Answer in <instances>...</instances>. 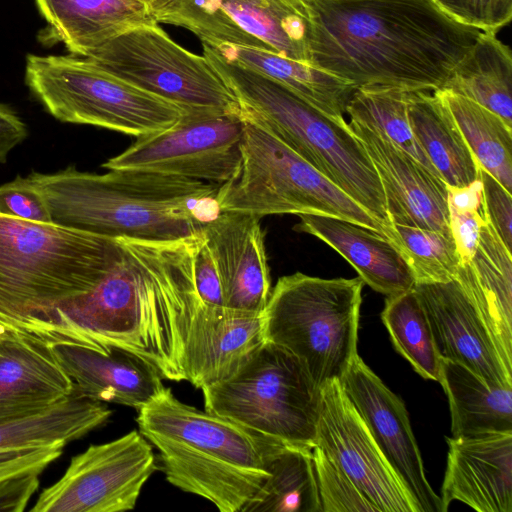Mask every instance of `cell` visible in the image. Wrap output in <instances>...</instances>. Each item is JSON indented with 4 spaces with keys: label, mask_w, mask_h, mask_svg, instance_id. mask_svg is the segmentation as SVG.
Listing matches in <instances>:
<instances>
[{
    "label": "cell",
    "mask_w": 512,
    "mask_h": 512,
    "mask_svg": "<svg viewBox=\"0 0 512 512\" xmlns=\"http://www.w3.org/2000/svg\"><path fill=\"white\" fill-rule=\"evenodd\" d=\"M439 382L449 401L453 437L512 431V387L492 385L444 358Z\"/></svg>",
    "instance_id": "83f0119b"
},
{
    "label": "cell",
    "mask_w": 512,
    "mask_h": 512,
    "mask_svg": "<svg viewBox=\"0 0 512 512\" xmlns=\"http://www.w3.org/2000/svg\"><path fill=\"white\" fill-rule=\"evenodd\" d=\"M264 341L262 314L201 302L186 338V381L202 389L230 378Z\"/></svg>",
    "instance_id": "7402d4cb"
},
{
    "label": "cell",
    "mask_w": 512,
    "mask_h": 512,
    "mask_svg": "<svg viewBox=\"0 0 512 512\" xmlns=\"http://www.w3.org/2000/svg\"><path fill=\"white\" fill-rule=\"evenodd\" d=\"M1 326H2V325H0V327H1Z\"/></svg>",
    "instance_id": "ee69618b"
},
{
    "label": "cell",
    "mask_w": 512,
    "mask_h": 512,
    "mask_svg": "<svg viewBox=\"0 0 512 512\" xmlns=\"http://www.w3.org/2000/svg\"><path fill=\"white\" fill-rule=\"evenodd\" d=\"M201 390L207 412L288 445L315 446L321 387L278 345L264 341L230 378Z\"/></svg>",
    "instance_id": "ba28073f"
},
{
    "label": "cell",
    "mask_w": 512,
    "mask_h": 512,
    "mask_svg": "<svg viewBox=\"0 0 512 512\" xmlns=\"http://www.w3.org/2000/svg\"><path fill=\"white\" fill-rule=\"evenodd\" d=\"M435 91L448 107L479 167L511 193L512 127L468 98L444 89Z\"/></svg>",
    "instance_id": "1f68e13d"
},
{
    "label": "cell",
    "mask_w": 512,
    "mask_h": 512,
    "mask_svg": "<svg viewBox=\"0 0 512 512\" xmlns=\"http://www.w3.org/2000/svg\"><path fill=\"white\" fill-rule=\"evenodd\" d=\"M407 94L408 91L393 87L357 88L347 103L346 113L350 119L383 133L396 146L439 176L413 135L408 118Z\"/></svg>",
    "instance_id": "836d02e7"
},
{
    "label": "cell",
    "mask_w": 512,
    "mask_h": 512,
    "mask_svg": "<svg viewBox=\"0 0 512 512\" xmlns=\"http://www.w3.org/2000/svg\"><path fill=\"white\" fill-rule=\"evenodd\" d=\"M340 382L420 512H444L440 496L426 478L403 401L365 364L359 354Z\"/></svg>",
    "instance_id": "9a60e30c"
},
{
    "label": "cell",
    "mask_w": 512,
    "mask_h": 512,
    "mask_svg": "<svg viewBox=\"0 0 512 512\" xmlns=\"http://www.w3.org/2000/svg\"><path fill=\"white\" fill-rule=\"evenodd\" d=\"M294 226L338 252L373 290L392 296L415 286L413 274L399 251L382 234L331 216L300 214Z\"/></svg>",
    "instance_id": "cb8c5ba5"
},
{
    "label": "cell",
    "mask_w": 512,
    "mask_h": 512,
    "mask_svg": "<svg viewBox=\"0 0 512 512\" xmlns=\"http://www.w3.org/2000/svg\"><path fill=\"white\" fill-rule=\"evenodd\" d=\"M270 475L242 512H322L312 449L282 444Z\"/></svg>",
    "instance_id": "4dcf8cb0"
},
{
    "label": "cell",
    "mask_w": 512,
    "mask_h": 512,
    "mask_svg": "<svg viewBox=\"0 0 512 512\" xmlns=\"http://www.w3.org/2000/svg\"><path fill=\"white\" fill-rule=\"evenodd\" d=\"M441 358L458 362L492 385L512 387V369L475 305L456 279L416 283Z\"/></svg>",
    "instance_id": "e0dca14e"
},
{
    "label": "cell",
    "mask_w": 512,
    "mask_h": 512,
    "mask_svg": "<svg viewBox=\"0 0 512 512\" xmlns=\"http://www.w3.org/2000/svg\"><path fill=\"white\" fill-rule=\"evenodd\" d=\"M313 66L355 89H441L480 30L431 0H305Z\"/></svg>",
    "instance_id": "6da1fadb"
},
{
    "label": "cell",
    "mask_w": 512,
    "mask_h": 512,
    "mask_svg": "<svg viewBox=\"0 0 512 512\" xmlns=\"http://www.w3.org/2000/svg\"><path fill=\"white\" fill-rule=\"evenodd\" d=\"M28 179L43 195L52 223L112 238L175 241L202 234L219 213L220 184L139 170L105 174L74 165Z\"/></svg>",
    "instance_id": "7a4b0ae2"
},
{
    "label": "cell",
    "mask_w": 512,
    "mask_h": 512,
    "mask_svg": "<svg viewBox=\"0 0 512 512\" xmlns=\"http://www.w3.org/2000/svg\"><path fill=\"white\" fill-rule=\"evenodd\" d=\"M381 317L396 350L421 377L439 382L441 358L427 314L414 288L386 296Z\"/></svg>",
    "instance_id": "d6a6232c"
},
{
    "label": "cell",
    "mask_w": 512,
    "mask_h": 512,
    "mask_svg": "<svg viewBox=\"0 0 512 512\" xmlns=\"http://www.w3.org/2000/svg\"><path fill=\"white\" fill-rule=\"evenodd\" d=\"M139 432L159 451L166 480L221 512H242L270 475L282 443L187 405L164 387L138 410Z\"/></svg>",
    "instance_id": "3957f363"
},
{
    "label": "cell",
    "mask_w": 512,
    "mask_h": 512,
    "mask_svg": "<svg viewBox=\"0 0 512 512\" xmlns=\"http://www.w3.org/2000/svg\"><path fill=\"white\" fill-rule=\"evenodd\" d=\"M149 441L137 430L90 445L72 457L63 476L44 489L33 512H122L134 509L157 470Z\"/></svg>",
    "instance_id": "4fadbf2b"
},
{
    "label": "cell",
    "mask_w": 512,
    "mask_h": 512,
    "mask_svg": "<svg viewBox=\"0 0 512 512\" xmlns=\"http://www.w3.org/2000/svg\"><path fill=\"white\" fill-rule=\"evenodd\" d=\"M111 414L105 403L74 389L37 414L0 425V450L67 444L102 426Z\"/></svg>",
    "instance_id": "f546056e"
},
{
    "label": "cell",
    "mask_w": 512,
    "mask_h": 512,
    "mask_svg": "<svg viewBox=\"0 0 512 512\" xmlns=\"http://www.w3.org/2000/svg\"><path fill=\"white\" fill-rule=\"evenodd\" d=\"M480 168V167H479ZM484 205L489 222L511 252L512 196L494 177L480 168Z\"/></svg>",
    "instance_id": "60d3db41"
},
{
    "label": "cell",
    "mask_w": 512,
    "mask_h": 512,
    "mask_svg": "<svg viewBox=\"0 0 512 512\" xmlns=\"http://www.w3.org/2000/svg\"><path fill=\"white\" fill-rule=\"evenodd\" d=\"M163 0H35L47 22L42 40L63 43L86 57L113 37L140 25L158 24Z\"/></svg>",
    "instance_id": "603a6c76"
},
{
    "label": "cell",
    "mask_w": 512,
    "mask_h": 512,
    "mask_svg": "<svg viewBox=\"0 0 512 512\" xmlns=\"http://www.w3.org/2000/svg\"><path fill=\"white\" fill-rule=\"evenodd\" d=\"M73 391L44 339L0 327V425L37 414Z\"/></svg>",
    "instance_id": "44dd1931"
},
{
    "label": "cell",
    "mask_w": 512,
    "mask_h": 512,
    "mask_svg": "<svg viewBox=\"0 0 512 512\" xmlns=\"http://www.w3.org/2000/svg\"><path fill=\"white\" fill-rule=\"evenodd\" d=\"M244 129L242 113L184 114L172 126L137 138L102 167L224 184L240 166Z\"/></svg>",
    "instance_id": "7c38bea8"
},
{
    "label": "cell",
    "mask_w": 512,
    "mask_h": 512,
    "mask_svg": "<svg viewBox=\"0 0 512 512\" xmlns=\"http://www.w3.org/2000/svg\"><path fill=\"white\" fill-rule=\"evenodd\" d=\"M454 21L483 32H495L512 18V0H431Z\"/></svg>",
    "instance_id": "f35d334b"
},
{
    "label": "cell",
    "mask_w": 512,
    "mask_h": 512,
    "mask_svg": "<svg viewBox=\"0 0 512 512\" xmlns=\"http://www.w3.org/2000/svg\"><path fill=\"white\" fill-rule=\"evenodd\" d=\"M192 270L195 288L200 300L209 306L224 307L222 285L203 232L194 242Z\"/></svg>",
    "instance_id": "b9f144b4"
},
{
    "label": "cell",
    "mask_w": 512,
    "mask_h": 512,
    "mask_svg": "<svg viewBox=\"0 0 512 512\" xmlns=\"http://www.w3.org/2000/svg\"><path fill=\"white\" fill-rule=\"evenodd\" d=\"M321 393L315 446L350 478L379 512H420L340 380L324 383Z\"/></svg>",
    "instance_id": "5bb4252c"
},
{
    "label": "cell",
    "mask_w": 512,
    "mask_h": 512,
    "mask_svg": "<svg viewBox=\"0 0 512 512\" xmlns=\"http://www.w3.org/2000/svg\"><path fill=\"white\" fill-rule=\"evenodd\" d=\"M210 46L224 60L269 77L321 112L344 119L347 103L355 90L348 81L310 63L267 50L230 44Z\"/></svg>",
    "instance_id": "4316f807"
},
{
    "label": "cell",
    "mask_w": 512,
    "mask_h": 512,
    "mask_svg": "<svg viewBox=\"0 0 512 512\" xmlns=\"http://www.w3.org/2000/svg\"><path fill=\"white\" fill-rule=\"evenodd\" d=\"M441 89L480 104L512 127V55L495 32H480Z\"/></svg>",
    "instance_id": "f1b7e54d"
},
{
    "label": "cell",
    "mask_w": 512,
    "mask_h": 512,
    "mask_svg": "<svg viewBox=\"0 0 512 512\" xmlns=\"http://www.w3.org/2000/svg\"><path fill=\"white\" fill-rule=\"evenodd\" d=\"M0 213L28 221L52 222L43 195L28 177L17 176L0 186Z\"/></svg>",
    "instance_id": "ab89813d"
},
{
    "label": "cell",
    "mask_w": 512,
    "mask_h": 512,
    "mask_svg": "<svg viewBox=\"0 0 512 512\" xmlns=\"http://www.w3.org/2000/svg\"><path fill=\"white\" fill-rule=\"evenodd\" d=\"M382 235L399 251L415 284L456 278L462 261L451 233L390 222Z\"/></svg>",
    "instance_id": "e575fe53"
},
{
    "label": "cell",
    "mask_w": 512,
    "mask_h": 512,
    "mask_svg": "<svg viewBox=\"0 0 512 512\" xmlns=\"http://www.w3.org/2000/svg\"><path fill=\"white\" fill-rule=\"evenodd\" d=\"M245 119V118H244ZM219 212L318 214L348 220L382 234L383 225L274 135L245 119L241 162L220 184Z\"/></svg>",
    "instance_id": "52a82bcc"
},
{
    "label": "cell",
    "mask_w": 512,
    "mask_h": 512,
    "mask_svg": "<svg viewBox=\"0 0 512 512\" xmlns=\"http://www.w3.org/2000/svg\"><path fill=\"white\" fill-rule=\"evenodd\" d=\"M128 253L125 238L0 213V325L35 334Z\"/></svg>",
    "instance_id": "277c9868"
},
{
    "label": "cell",
    "mask_w": 512,
    "mask_h": 512,
    "mask_svg": "<svg viewBox=\"0 0 512 512\" xmlns=\"http://www.w3.org/2000/svg\"><path fill=\"white\" fill-rule=\"evenodd\" d=\"M312 454L322 512H379L319 447Z\"/></svg>",
    "instance_id": "74e56055"
},
{
    "label": "cell",
    "mask_w": 512,
    "mask_h": 512,
    "mask_svg": "<svg viewBox=\"0 0 512 512\" xmlns=\"http://www.w3.org/2000/svg\"><path fill=\"white\" fill-rule=\"evenodd\" d=\"M25 81L56 119L136 138L175 124L185 111L75 55H29Z\"/></svg>",
    "instance_id": "9c48e42d"
},
{
    "label": "cell",
    "mask_w": 512,
    "mask_h": 512,
    "mask_svg": "<svg viewBox=\"0 0 512 512\" xmlns=\"http://www.w3.org/2000/svg\"><path fill=\"white\" fill-rule=\"evenodd\" d=\"M156 19L210 45L267 50L310 63L305 0H163Z\"/></svg>",
    "instance_id": "8fae6325"
},
{
    "label": "cell",
    "mask_w": 512,
    "mask_h": 512,
    "mask_svg": "<svg viewBox=\"0 0 512 512\" xmlns=\"http://www.w3.org/2000/svg\"><path fill=\"white\" fill-rule=\"evenodd\" d=\"M441 491L479 512H512V431L450 437Z\"/></svg>",
    "instance_id": "ffe728a7"
},
{
    "label": "cell",
    "mask_w": 512,
    "mask_h": 512,
    "mask_svg": "<svg viewBox=\"0 0 512 512\" xmlns=\"http://www.w3.org/2000/svg\"><path fill=\"white\" fill-rule=\"evenodd\" d=\"M407 110L416 141L447 186L463 188L479 178V165L436 91H408Z\"/></svg>",
    "instance_id": "484cf974"
},
{
    "label": "cell",
    "mask_w": 512,
    "mask_h": 512,
    "mask_svg": "<svg viewBox=\"0 0 512 512\" xmlns=\"http://www.w3.org/2000/svg\"><path fill=\"white\" fill-rule=\"evenodd\" d=\"M202 47L245 119L282 141L383 227L391 222L376 169L345 119L332 118L269 77L224 60L209 44Z\"/></svg>",
    "instance_id": "5b68a950"
},
{
    "label": "cell",
    "mask_w": 512,
    "mask_h": 512,
    "mask_svg": "<svg viewBox=\"0 0 512 512\" xmlns=\"http://www.w3.org/2000/svg\"><path fill=\"white\" fill-rule=\"evenodd\" d=\"M42 339L74 389L92 400L138 411L165 387L161 374L129 351L117 347L100 350L66 337Z\"/></svg>",
    "instance_id": "ac0fdd59"
},
{
    "label": "cell",
    "mask_w": 512,
    "mask_h": 512,
    "mask_svg": "<svg viewBox=\"0 0 512 512\" xmlns=\"http://www.w3.org/2000/svg\"><path fill=\"white\" fill-rule=\"evenodd\" d=\"M260 218L243 212H219L203 229L227 309L262 314L268 302L271 281Z\"/></svg>",
    "instance_id": "d6986e66"
},
{
    "label": "cell",
    "mask_w": 512,
    "mask_h": 512,
    "mask_svg": "<svg viewBox=\"0 0 512 512\" xmlns=\"http://www.w3.org/2000/svg\"><path fill=\"white\" fill-rule=\"evenodd\" d=\"M449 226L462 263L475 253L482 226L488 221L480 177L463 188L447 187Z\"/></svg>",
    "instance_id": "8d00e7d4"
},
{
    "label": "cell",
    "mask_w": 512,
    "mask_h": 512,
    "mask_svg": "<svg viewBox=\"0 0 512 512\" xmlns=\"http://www.w3.org/2000/svg\"><path fill=\"white\" fill-rule=\"evenodd\" d=\"M383 187L391 222L451 233L447 184L377 129L350 119Z\"/></svg>",
    "instance_id": "2e32d148"
},
{
    "label": "cell",
    "mask_w": 512,
    "mask_h": 512,
    "mask_svg": "<svg viewBox=\"0 0 512 512\" xmlns=\"http://www.w3.org/2000/svg\"><path fill=\"white\" fill-rule=\"evenodd\" d=\"M364 282L301 272L278 279L262 313L264 340L293 354L321 387L358 355Z\"/></svg>",
    "instance_id": "8992f818"
},
{
    "label": "cell",
    "mask_w": 512,
    "mask_h": 512,
    "mask_svg": "<svg viewBox=\"0 0 512 512\" xmlns=\"http://www.w3.org/2000/svg\"><path fill=\"white\" fill-rule=\"evenodd\" d=\"M85 58L104 71L177 104L185 114L242 113L236 97L208 59L177 44L158 24L131 28Z\"/></svg>",
    "instance_id": "30bf717a"
},
{
    "label": "cell",
    "mask_w": 512,
    "mask_h": 512,
    "mask_svg": "<svg viewBox=\"0 0 512 512\" xmlns=\"http://www.w3.org/2000/svg\"><path fill=\"white\" fill-rule=\"evenodd\" d=\"M475 305L509 369H512V259L489 220L475 253L455 278Z\"/></svg>",
    "instance_id": "d4e9b609"
},
{
    "label": "cell",
    "mask_w": 512,
    "mask_h": 512,
    "mask_svg": "<svg viewBox=\"0 0 512 512\" xmlns=\"http://www.w3.org/2000/svg\"><path fill=\"white\" fill-rule=\"evenodd\" d=\"M24 122L14 111L0 104V163L7 161L9 153L27 137Z\"/></svg>",
    "instance_id": "7bdbcfd3"
},
{
    "label": "cell",
    "mask_w": 512,
    "mask_h": 512,
    "mask_svg": "<svg viewBox=\"0 0 512 512\" xmlns=\"http://www.w3.org/2000/svg\"><path fill=\"white\" fill-rule=\"evenodd\" d=\"M66 444L0 450V511L22 512Z\"/></svg>",
    "instance_id": "d590c367"
}]
</instances>
